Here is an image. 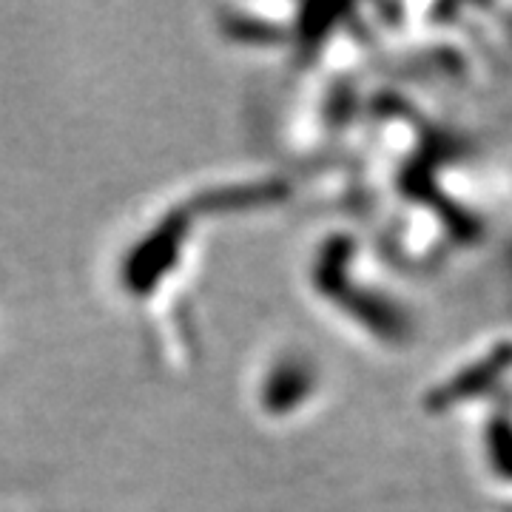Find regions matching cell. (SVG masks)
<instances>
[{
	"label": "cell",
	"instance_id": "cell-1",
	"mask_svg": "<svg viewBox=\"0 0 512 512\" xmlns=\"http://www.w3.org/2000/svg\"><path fill=\"white\" fill-rule=\"evenodd\" d=\"M512 399V328L487 333L458 353L427 384L421 407L430 416H456Z\"/></svg>",
	"mask_w": 512,
	"mask_h": 512
},
{
	"label": "cell",
	"instance_id": "cell-2",
	"mask_svg": "<svg viewBox=\"0 0 512 512\" xmlns=\"http://www.w3.org/2000/svg\"><path fill=\"white\" fill-rule=\"evenodd\" d=\"M476 453L481 473L512 501V399L478 413Z\"/></svg>",
	"mask_w": 512,
	"mask_h": 512
},
{
	"label": "cell",
	"instance_id": "cell-4",
	"mask_svg": "<svg viewBox=\"0 0 512 512\" xmlns=\"http://www.w3.org/2000/svg\"><path fill=\"white\" fill-rule=\"evenodd\" d=\"M498 512H512V501H507V504H504Z\"/></svg>",
	"mask_w": 512,
	"mask_h": 512
},
{
	"label": "cell",
	"instance_id": "cell-3",
	"mask_svg": "<svg viewBox=\"0 0 512 512\" xmlns=\"http://www.w3.org/2000/svg\"><path fill=\"white\" fill-rule=\"evenodd\" d=\"M507 279H510V291H512V245L507 251Z\"/></svg>",
	"mask_w": 512,
	"mask_h": 512
}]
</instances>
